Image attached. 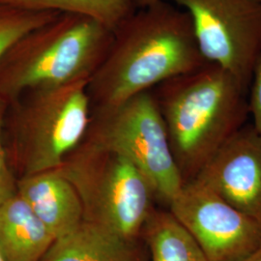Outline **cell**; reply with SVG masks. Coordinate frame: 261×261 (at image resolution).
I'll return each mask as SVG.
<instances>
[{
  "instance_id": "cell-1",
  "label": "cell",
  "mask_w": 261,
  "mask_h": 261,
  "mask_svg": "<svg viewBox=\"0 0 261 261\" xmlns=\"http://www.w3.org/2000/svg\"><path fill=\"white\" fill-rule=\"evenodd\" d=\"M112 33L111 47L87 84L91 110L124 103L208 63L190 15L167 0L137 10Z\"/></svg>"
},
{
  "instance_id": "cell-2",
  "label": "cell",
  "mask_w": 261,
  "mask_h": 261,
  "mask_svg": "<svg viewBox=\"0 0 261 261\" xmlns=\"http://www.w3.org/2000/svg\"><path fill=\"white\" fill-rule=\"evenodd\" d=\"M248 92L234 75L209 62L152 91L184 184L245 125L250 114Z\"/></svg>"
},
{
  "instance_id": "cell-3",
  "label": "cell",
  "mask_w": 261,
  "mask_h": 261,
  "mask_svg": "<svg viewBox=\"0 0 261 261\" xmlns=\"http://www.w3.org/2000/svg\"><path fill=\"white\" fill-rule=\"evenodd\" d=\"M113 33L75 13H59L29 31L0 60V96L8 102L27 90L90 80L112 45Z\"/></svg>"
},
{
  "instance_id": "cell-4",
  "label": "cell",
  "mask_w": 261,
  "mask_h": 261,
  "mask_svg": "<svg viewBox=\"0 0 261 261\" xmlns=\"http://www.w3.org/2000/svg\"><path fill=\"white\" fill-rule=\"evenodd\" d=\"M88 82L30 89L10 102L4 139L17 180L59 168L84 140L91 115Z\"/></svg>"
},
{
  "instance_id": "cell-5",
  "label": "cell",
  "mask_w": 261,
  "mask_h": 261,
  "mask_svg": "<svg viewBox=\"0 0 261 261\" xmlns=\"http://www.w3.org/2000/svg\"><path fill=\"white\" fill-rule=\"evenodd\" d=\"M75 188L85 222L128 238H140L156 196L130 160L85 140L57 168Z\"/></svg>"
},
{
  "instance_id": "cell-6",
  "label": "cell",
  "mask_w": 261,
  "mask_h": 261,
  "mask_svg": "<svg viewBox=\"0 0 261 261\" xmlns=\"http://www.w3.org/2000/svg\"><path fill=\"white\" fill-rule=\"evenodd\" d=\"M84 140L121 154L148 179L156 200L169 206L184 185L168 130L151 90L91 110Z\"/></svg>"
},
{
  "instance_id": "cell-7",
  "label": "cell",
  "mask_w": 261,
  "mask_h": 261,
  "mask_svg": "<svg viewBox=\"0 0 261 261\" xmlns=\"http://www.w3.org/2000/svg\"><path fill=\"white\" fill-rule=\"evenodd\" d=\"M190 15L206 61L248 89L261 56V3L256 0H167Z\"/></svg>"
},
{
  "instance_id": "cell-8",
  "label": "cell",
  "mask_w": 261,
  "mask_h": 261,
  "mask_svg": "<svg viewBox=\"0 0 261 261\" xmlns=\"http://www.w3.org/2000/svg\"><path fill=\"white\" fill-rule=\"evenodd\" d=\"M195 238L207 261H242L261 243V223L205 186L184 184L168 206Z\"/></svg>"
},
{
  "instance_id": "cell-9",
  "label": "cell",
  "mask_w": 261,
  "mask_h": 261,
  "mask_svg": "<svg viewBox=\"0 0 261 261\" xmlns=\"http://www.w3.org/2000/svg\"><path fill=\"white\" fill-rule=\"evenodd\" d=\"M192 181L261 223L260 133L252 124L244 125Z\"/></svg>"
},
{
  "instance_id": "cell-10",
  "label": "cell",
  "mask_w": 261,
  "mask_h": 261,
  "mask_svg": "<svg viewBox=\"0 0 261 261\" xmlns=\"http://www.w3.org/2000/svg\"><path fill=\"white\" fill-rule=\"evenodd\" d=\"M17 192L56 239L84 221L80 196L57 168L19 178Z\"/></svg>"
},
{
  "instance_id": "cell-11",
  "label": "cell",
  "mask_w": 261,
  "mask_h": 261,
  "mask_svg": "<svg viewBox=\"0 0 261 261\" xmlns=\"http://www.w3.org/2000/svg\"><path fill=\"white\" fill-rule=\"evenodd\" d=\"M41 261H149V252L141 237L128 238L84 221L56 239Z\"/></svg>"
},
{
  "instance_id": "cell-12",
  "label": "cell",
  "mask_w": 261,
  "mask_h": 261,
  "mask_svg": "<svg viewBox=\"0 0 261 261\" xmlns=\"http://www.w3.org/2000/svg\"><path fill=\"white\" fill-rule=\"evenodd\" d=\"M56 238L15 195L0 204V254L5 261H41Z\"/></svg>"
},
{
  "instance_id": "cell-13",
  "label": "cell",
  "mask_w": 261,
  "mask_h": 261,
  "mask_svg": "<svg viewBox=\"0 0 261 261\" xmlns=\"http://www.w3.org/2000/svg\"><path fill=\"white\" fill-rule=\"evenodd\" d=\"M149 261H207L195 238L169 210L153 208L141 230Z\"/></svg>"
},
{
  "instance_id": "cell-14",
  "label": "cell",
  "mask_w": 261,
  "mask_h": 261,
  "mask_svg": "<svg viewBox=\"0 0 261 261\" xmlns=\"http://www.w3.org/2000/svg\"><path fill=\"white\" fill-rule=\"evenodd\" d=\"M1 7L81 14L113 31L137 10L132 0H0Z\"/></svg>"
},
{
  "instance_id": "cell-15",
  "label": "cell",
  "mask_w": 261,
  "mask_h": 261,
  "mask_svg": "<svg viewBox=\"0 0 261 261\" xmlns=\"http://www.w3.org/2000/svg\"><path fill=\"white\" fill-rule=\"evenodd\" d=\"M60 12L22 10L0 6V60L19 38L55 19Z\"/></svg>"
},
{
  "instance_id": "cell-16",
  "label": "cell",
  "mask_w": 261,
  "mask_h": 261,
  "mask_svg": "<svg viewBox=\"0 0 261 261\" xmlns=\"http://www.w3.org/2000/svg\"><path fill=\"white\" fill-rule=\"evenodd\" d=\"M9 102L0 96V204L17 195V177L11 167L4 139L5 118Z\"/></svg>"
},
{
  "instance_id": "cell-17",
  "label": "cell",
  "mask_w": 261,
  "mask_h": 261,
  "mask_svg": "<svg viewBox=\"0 0 261 261\" xmlns=\"http://www.w3.org/2000/svg\"><path fill=\"white\" fill-rule=\"evenodd\" d=\"M249 91V107L252 125L261 134V56L253 69Z\"/></svg>"
},
{
  "instance_id": "cell-18",
  "label": "cell",
  "mask_w": 261,
  "mask_h": 261,
  "mask_svg": "<svg viewBox=\"0 0 261 261\" xmlns=\"http://www.w3.org/2000/svg\"><path fill=\"white\" fill-rule=\"evenodd\" d=\"M159 1L161 0H132V3L135 9L142 10L158 3Z\"/></svg>"
},
{
  "instance_id": "cell-19",
  "label": "cell",
  "mask_w": 261,
  "mask_h": 261,
  "mask_svg": "<svg viewBox=\"0 0 261 261\" xmlns=\"http://www.w3.org/2000/svg\"><path fill=\"white\" fill-rule=\"evenodd\" d=\"M242 261H261V243L253 252Z\"/></svg>"
},
{
  "instance_id": "cell-20",
  "label": "cell",
  "mask_w": 261,
  "mask_h": 261,
  "mask_svg": "<svg viewBox=\"0 0 261 261\" xmlns=\"http://www.w3.org/2000/svg\"><path fill=\"white\" fill-rule=\"evenodd\" d=\"M0 261H5L3 259V257H2V255H1V254H0Z\"/></svg>"
},
{
  "instance_id": "cell-21",
  "label": "cell",
  "mask_w": 261,
  "mask_h": 261,
  "mask_svg": "<svg viewBox=\"0 0 261 261\" xmlns=\"http://www.w3.org/2000/svg\"><path fill=\"white\" fill-rule=\"evenodd\" d=\"M256 1H258V2H259V3H261V0H256Z\"/></svg>"
}]
</instances>
